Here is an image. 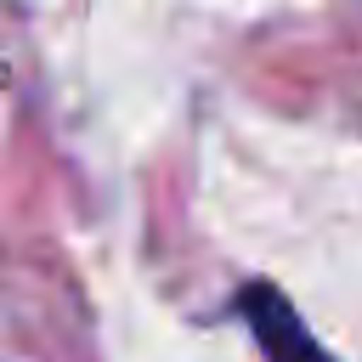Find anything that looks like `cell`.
<instances>
[{
    "label": "cell",
    "mask_w": 362,
    "mask_h": 362,
    "mask_svg": "<svg viewBox=\"0 0 362 362\" xmlns=\"http://www.w3.org/2000/svg\"><path fill=\"white\" fill-rule=\"evenodd\" d=\"M238 317L249 322V334H255V345H260L266 362H334L317 345V334L300 322V311L272 283H243L238 288Z\"/></svg>",
    "instance_id": "obj_1"
}]
</instances>
